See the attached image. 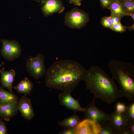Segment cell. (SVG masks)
<instances>
[{
	"label": "cell",
	"instance_id": "24",
	"mask_svg": "<svg viewBox=\"0 0 134 134\" xmlns=\"http://www.w3.org/2000/svg\"><path fill=\"white\" fill-rule=\"evenodd\" d=\"M127 27L123 26L120 22L112 25L110 29L116 32L122 33L126 31Z\"/></svg>",
	"mask_w": 134,
	"mask_h": 134
},
{
	"label": "cell",
	"instance_id": "11",
	"mask_svg": "<svg viewBox=\"0 0 134 134\" xmlns=\"http://www.w3.org/2000/svg\"><path fill=\"white\" fill-rule=\"evenodd\" d=\"M109 115L107 121L109 124L121 134L127 126L128 121L124 113H119L115 111Z\"/></svg>",
	"mask_w": 134,
	"mask_h": 134
},
{
	"label": "cell",
	"instance_id": "1",
	"mask_svg": "<svg viewBox=\"0 0 134 134\" xmlns=\"http://www.w3.org/2000/svg\"><path fill=\"white\" fill-rule=\"evenodd\" d=\"M86 70L77 61L69 59L57 61L47 70L45 85L50 88L71 92L83 80Z\"/></svg>",
	"mask_w": 134,
	"mask_h": 134
},
{
	"label": "cell",
	"instance_id": "31",
	"mask_svg": "<svg viewBox=\"0 0 134 134\" xmlns=\"http://www.w3.org/2000/svg\"><path fill=\"white\" fill-rule=\"evenodd\" d=\"M127 29L129 30H130L131 31L132 30H134V25L133 24L132 25L129 27H127Z\"/></svg>",
	"mask_w": 134,
	"mask_h": 134
},
{
	"label": "cell",
	"instance_id": "14",
	"mask_svg": "<svg viewBox=\"0 0 134 134\" xmlns=\"http://www.w3.org/2000/svg\"><path fill=\"white\" fill-rule=\"evenodd\" d=\"M18 102L0 105V116L5 120L9 121L18 113Z\"/></svg>",
	"mask_w": 134,
	"mask_h": 134
},
{
	"label": "cell",
	"instance_id": "20",
	"mask_svg": "<svg viewBox=\"0 0 134 134\" xmlns=\"http://www.w3.org/2000/svg\"><path fill=\"white\" fill-rule=\"evenodd\" d=\"M122 4L124 12L127 16H129V14L134 12V0L131 1L125 0H119Z\"/></svg>",
	"mask_w": 134,
	"mask_h": 134
},
{
	"label": "cell",
	"instance_id": "10",
	"mask_svg": "<svg viewBox=\"0 0 134 134\" xmlns=\"http://www.w3.org/2000/svg\"><path fill=\"white\" fill-rule=\"evenodd\" d=\"M71 92H63L59 96V100L62 105L66 107L68 109L74 112H84L85 108L82 107L78 100L72 96Z\"/></svg>",
	"mask_w": 134,
	"mask_h": 134
},
{
	"label": "cell",
	"instance_id": "6",
	"mask_svg": "<svg viewBox=\"0 0 134 134\" xmlns=\"http://www.w3.org/2000/svg\"><path fill=\"white\" fill-rule=\"evenodd\" d=\"M0 42L2 44L0 54L4 58L12 61L20 56L22 50L18 42L4 39L1 40Z\"/></svg>",
	"mask_w": 134,
	"mask_h": 134
},
{
	"label": "cell",
	"instance_id": "26",
	"mask_svg": "<svg viewBox=\"0 0 134 134\" xmlns=\"http://www.w3.org/2000/svg\"><path fill=\"white\" fill-rule=\"evenodd\" d=\"M100 5L103 8L108 9L110 5L115 0H99Z\"/></svg>",
	"mask_w": 134,
	"mask_h": 134
},
{
	"label": "cell",
	"instance_id": "17",
	"mask_svg": "<svg viewBox=\"0 0 134 134\" xmlns=\"http://www.w3.org/2000/svg\"><path fill=\"white\" fill-rule=\"evenodd\" d=\"M80 122L79 117L75 112L72 116L66 118L58 122L59 125L64 129L76 127Z\"/></svg>",
	"mask_w": 134,
	"mask_h": 134
},
{
	"label": "cell",
	"instance_id": "34",
	"mask_svg": "<svg viewBox=\"0 0 134 134\" xmlns=\"http://www.w3.org/2000/svg\"><path fill=\"white\" fill-rule=\"evenodd\" d=\"M4 62H2L0 64V67H1L4 64Z\"/></svg>",
	"mask_w": 134,
	"mask_h": 134
},
{
	"label": "cell",
	"instance_id": "23",
	"mask_svg": "<svg viewBox=\"0 0 134 134\" xmlns=\"http://www.w3.org/2000/svg\"><path fill=\"white\" fill-rule=\"evenodd\" d=\"M100 22L101 25L103 27L111 29L112 25L110 16L102 17Z\"/></svg>",
	"mask_w": 134,
	"mask_h": 134
},
{
	"label": "cell",
	"instance_id": "33",
	"mask_svg": "<svg viewBox=\"0 0 134 134\" xmlns=\"http://www.w3.org/2000/svg\"><path fill=\"white\" fill-rule=\"evenodd\" d=\"M35 1H36L38 2H41L43 0H31Z\"/></svg>",
	"mask_w": 134,
	"mask_h": 134
},
{
	"label": "cell",
	"instance_id": "18",
	"mask_svg": "<svg viewBox=\"0 0 134 134\" xmlns=\"http://www.w3.org/2000/svg\"><path fill=\"white\" fill-rule=\"evenodd\" d=\"M108 9L110 11L111 15L116 16L120 19L123 17L127 16L124 11L122 4L119 0H115Z\"/></svg>",
	"mask_w": 134,
	"mask_h": 134
},
{
	"label": "cell",
	"instance_id": "15",
	"mask_svg": "<svg viewBox=\"0 0 134 134\" xmlns=\"http://www.w3.org/2000/svg\"><path fill=\"white\" fill-rule=\"evenodd\" d=\"M33 87V83L28 78L25 77L20 81L14 88L18 93L26 95L30 94Z\"/></svg>",
	"mask_w": 134,
	"mask_h": 134
},
{
	"label": "cell",
	"instance_id": "19",
	"mask_svg": "<svg viewBox=\"0 0 134 134\" xmlns=\"http://www.w3.org/2000/svg\"><path fill=\"white\" fill-rule=\"evenodd\" d=\"M100 125L101 129L99 134H119V132L111 126L108 121Z\"/></svg>",
	"mask_w": 134,
	"mask_h": 134
},
{
	"label": "cell",
	"instance_id": "3",
	"mask_svg": "<svg viewBox=\"0 0 134 134\" xmlns=\"http://www.w3.org/2000/svg\"><path fill=\"white\" fill-rule=\"evenodd\" d=\"M108 67L112 76L119 84L123 97L134 100V66L128 62L112 60Z\"/></svg>",
	"mask_w": 134,
	"mask_h": 134
},
{
	"label": "cell",
	"instance_id": "4",
	"mask_svg": "<svg viewBox=\"0 0 134 134\" xmlns=\"http://www.w3.org/2000/svg\"><path fill=\"white\" fill-rule=\"evenodd\" d=\"M89 17L88 14L82 9L74 7L65 13L64 25L73 29H81L89 22Z\"/></svg>",
	"mask_w": 134,
	"mask_h": 134
},
{
	"label": "cell",
	"instance_id": "12",
	"mask_svg": "<svg viewBox=\"0 0 134 134\" xmlns=\"http://www.w3.org/2000/svg\"><path fill=\"white\" fill-rule=\"evenodd\" d=\"M18 107L21 116L25 119L30 120L34 117L31 101L26 95H24L19 100Z\"/></svg>",
	"mask_w": 134,
	"mask_h": 134
},
{
	"label": "cell",
	"instance_id": "35",
	"mask_svg": "<svg viewBox=\"0 0 134 134\" xmlns=\"http://www.w3.org/2000/svg\"><path fill=\"white\" fill-rule=\"evenodd\" d=\"M127 0V1H131L132 0Z\"/></svg>",
	"mask_w": 134,
	"mask_h": 134
},
{
	"label": "cell",
	"instance_id": "5",
	"mask_svg": "<svg viewBox=\"0 0 134 134\" xmlns=\"http://www.w3.org/2000/svg\"><path fill=\"white\" fill-rule=\"evenodd\" d=\"M45 57L42 54L38 53L34 57L30 56L27 60L26 69L27 72L36 79L44 77L46 73L44 64Z\"/></svg>",
	"mask_w": 134,
	"mask_h": 134
},
{
	"label": "cell",
	"instance_id": "8",
	"mask_svg": "<svg viewBox=\"0 0 134 134\" xmlns=\"http://www.w3.org/2000/svg\"><path fill=\"white\" fill-rule=\"evenodd\" d=\"M40 2L41 9L45 17L55 13H61L65 9L61 0H43Z\"/></svg>",
	"mask_w": 134,
	"mask_h": 134
},
{
	"label": "cell",
	"instance_id": "28",
	"mask_svg": "<svg viewBox=\"0 0 134 134\" xmlns=\"http://www.w3.org/2000/svg\"><path fill=\"white\" fill-rule=\"evenodd\" d=\"M64 129L58 133L59 134H75V127L67 128Z\"/></svg>",
	"mask_w": 134,
	"mask_h": 134
},
{
	"label": "cell",
	"instance_id": "27",
	"mask_svg": "<svg viewBox=\"0 0 134 134\" xmlns=\"http://www.w3.org/2000/svg\"><path fill=\"white\" fill-rule=\"evenodd\" d=\"M8 133L6 125L2 119H0V134H7Z\"/></svg>",
	"mask_w": 134,
	"mask_h": 134
},
{
	"label": "cell",
	"instance_id": "2",
	"mask_svg": "<svg viewBox=\"0 0 134 134\" xmlns=\"http://www.w3.org/2000/svg\"><path fill=\"white\" fill-rule=\"evenodd\" d=\"M86 88L96 98L108 104L123 97L120 91L112 78H111L100 67L93 65L86 70L83 80Z\"/></svg>",
	"mask_w": 134,
	"mask_h": 134
},
{
	"label": "cell",
	"instance_id": "16",
	"mask_svg": "<svg viewBox=\"0 0 134 134\" xmlns=\"http://www.w3.org/2000/svg\"><path fill=\"white\" fill-rule=\"evenodd\" d=\"M18 97L12 92H8L0 87V105L11 103L17 102Z\"/></svg>",
	"mask_w": 134,
	"mask_h": 134
},
{
	"label": "cell",
	"instance_id": "30",
	"mask_svg": "<svg viewBox=\"0 0 134 134\" xmlns=\"http://www.w3.org/2000/svg\"><path fill=\"white\" fill-rule=\"evenodd\" d=\"M112 15L113 16L115 21V23L120 22L121 19L119 17L115 15Z\"/></svg>",
	"mask_w": 134,
	"mask_h": 134
},
{
	"label": "cell",
	"instance_id": "21",
	"mask_svg": "<svg viewBox=\"0 0 134 134\" xmlns=\"http://www.w3.org/2000/svg\"><path fill=\"white\" fill-rule=\"evenodd\" d=\"M124 114L128 121H134V102L126 106Z\"/></svg>",
	"mask_w": 134,
	"mask_h": 134
},
{
	"label": "cell",
	"instance_id": "13",
	"mask_svg": "<svg viewBox=\"0 0 134 134\" xmlns=\"http://www.w3.org/2000/svg\"><path fill=\"white\" fill-rule=\"evenodd\" d=\"M1 75L0 82L1 86L7 89L11 92H12L14 88L13 84L14 81L15 75V70L11 69L9 71H5L4 67L0 69Z\"/></svg>",
	"mask_w": 134,
	"mask_h": 134
},
{
	"label": "cell",
	"instance_id": "25",
	"mask_svg": "<svg viewBox=\"0 0 134 134\" xmlns=\"http://www.w3.org/2000/svg\"><path fill=\"white\" fill-rule=\"evenodd\" d=\"M126 106L124 103L120 102H118L115 106V111L119 113H124L126 109Z\"/></svg>",
	"mask_w": 134,
	"mask_h": 134
},
{
	"label": "cell",
	"instance_id": "7",
	"mask_svg": "<svg viewBox=\"0 0 134 134\" xmlns=\"http://www.w3.org/2000/svg\"><path fill=\"white\" fill-rule=\"evenodd\" d=\"M94 101L93 100L85 108L84 112L85 119L92 120L100 125L108 121L109 115L96 106L94 104Z\"/></svg>",
	"mask_w": 134,
	"mask_h": 134
},
{
	"label": "cell",
	"instance_id": "29",
	"mask_svg": "<svg viewBox=\"0 0 134 134\" xmlns=\"http://www.w3.org/2000/svg\"><path fill=\"white\" fill-rule=\"evenodd\" d=\"M70 4H73L75 6H80L81 4L82 0H68Z\"/></svg>",
	"mask_w": 134,
	"mask_h": 134
},
{
	"label": "cell",
	"instance_id": "22",
	"mask_svg": "<svg viewBox=\"0 0 134 134\" xmlns=\"http://www.w3.org/2000/svg\"><path fill=\"white\" fill-rule=\"evenodd\" d=\"M134 134V121H128L126 129L122 132L121 134Z\"/></svg>",
	"mask_w": 134,
	"mask_h": 134
},
{
	"label": "cell",
	"instance_id": "9",
	"mask_svg": "<svg viewBox=\"0 0 134 134\" xmlns=\"http://www.w3.org/2000/svg\"><path fill=\"white\" fill-rule=\"evenodd\" d=\"M75 134H99L100 124L90 120L85 119L75 127Z\"/></svg>",
	"mask_w": 134,
	"mask_h": 134
},
{
	"label": "cell",
	"instance_id": "32",
	"mask_svg": "<svg viewBox=\"0 0 134 134\" xmlns=\"http://www.w3.org/2000/svg\"><path fill=\"white\" fill-rule=\"evenodd\" d=\"M129 16H130L134 21V12L130 13L129 14Z\"/></svg>",
	"mask_w": 134,
	"mask_h": 134
}]
</instances>
